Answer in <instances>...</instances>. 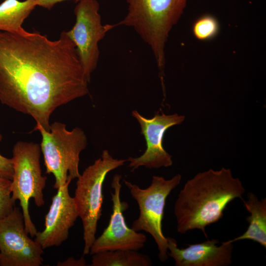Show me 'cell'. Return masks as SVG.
<instances>
[{
    "instance_id": "4fadbf2b",
    "label": "cell",
    "mask_w": 266,
    "mask_h": 266,
    "mask_svg": "<svg viewBox=\"0 0 266 266\" xmlns=\"http://www.w3.org/2000/svg\"><path fill=\"white\" fill-rule=\"evenodd\" d=\"M166 238L167 255L176 266H227L232 263L233 243L225 241L218 246L219 240L212 239L180 249L174 238Z\"/></svg>"
},
{
    "instance_id": "6da1fadb",
    "label": "cell",
    "mask_w": 266,
    "mask_h": 266,
    "mask_svg": "<svg viewBox=\"0 0 266 266\" xmlns=\"http://www.w3.org/2000/svg\"><path fill=\"white\" fill-rule=\"evenodd\" d=\"M88 83L67 32L51 40L37 32L0 31V101L45 130L56 108L88 94Z\"/></svg>"
},
{
    "instance_id": "5b68a950",
    "label": "cell",
    "mask_w": 266,
    "mask_h": 266,
    "mask_svg": "<svg viewBox=\"0 0 266 266\" xmlns=\"http://www.w3.org/2000/svg\"><path fill=\"white\" fill-rule=\"evenodd\" d=\"M126 162L113 158L107 150H104L100 157L77 178L73 198L83 224V255L89 254L96 238L98 223L102 215V187L106 175Z\"/></svg>"
},
{
    "instance_id": "2e32d148",
    "label": "cell",
    "mask_w": 266,
    "mask_h": 266,
    "mask_svg": "<svg viewBox=\"0 0 266 266\" xmlns=\"http://www.w3.org/2000/svg\"><path fill=\"white\" fill-rule=\"evenodd\" d=\"M152 264L147 255L135 250H117L93 255L91 266H150Z\"/></svg>"
},
{
    "instance_id": "9a60e30c",
    "label": "cell",
    "mask_w": 266,
    "mask_h": 266,
    "mask_svg": "<svg viewBox=\"0 0 266 266\" xmlns=\"http://www.w3.org/2000/svg\"><path fill=\"white\" fill-rule=\"evenodd\" d=\"M35 6L36 0H4L0 4V31L26 32L22 24Z\"/></svg>"
},
{
    "instance_id": "ac0fdd59",
    "label": "cell",
    "mask_w": 266,
    "mask_h": 266,
    "mask_svg": "<svg viewBox=\"0 0 266 266\" xmlns=\"http://www.w3.org/2000/svg\"><path fill=\"white\" fill-rule=\"evenodd\" d=\"M15 207L12 198L11 180L0 176V220L9 214Z\"/></svg>"
},
{
    "instance_id": "8fae6325",
    "label": "cell",
    "mask_w": 266,
    "mask_h": 266,
    "mask_svg": "<svg viewBox=\"0 0 266 266\" xmlns=\"http://www.w3.org/2000/svg\"><path fill=\"white\" fill-rule=\"evenodd\" d=\"M121 179L119 174L113 178V192H111L112 212L108 226L91 247V255L117 250L138 251L144 247L146 241L144 234L135 232L127 225L123 212L128 208V204L120 199Z\"/></svg>"
},
{
    "instance_id": "8992f818",
    "label": "cell",
    "mask_w": 266,
    "mask_h": 266,
    "mask_svg": "<svg viewBox=\"0 0 266 266\" xmlns=\"http://www.w3.org/2000/svg\"><path fill=\"white\" fill-rule=\"evenodd\" d=\"M40 145L19 141L12 150L13 173L11 180L12 198L18 200L22 208L26 231L31 237L37 231L32 222L29 212V201L33 199L36 206L44 203L43 191L47 178L42 175L40 164Z\"/></svg>"
},
{
    "instance_id": "ba28073f",
    "label": "cell",
    "mask_w": 266,
    "mask_h": 266,
    "mask_svg": "<svg viewBox=\"0 0 266 266\" xmlns=\"http://www.w3.org/2000/svg\"><path fill=\"white\" fill-rule=\"evenodd\" d=\"M100 4L97 0H81L75 6V23L67 32L74 43L85 75L90 82L100 56L99 43L116 24L101 23Z\"/></svg>"
},
{
    "instance_id": "3957f363",
    "label": "cell",
    "mask_w": 266,
    "mask_h": 266,
    "mask_svg": "<svg viewBox=\"0 0 266 266\" xmlns=\"http://www.w3.org/2000/svg\"><path fill=\"white\" fill-rule=\"evenodd\" d=\"M125 17L116 27L132 28L151 48L161 75L165 65V45L188 0H126Z\"/></svg>"
},
{
    "instance_id": "52a82bcc",
    "label": "cell",
    "mask_w": 266,
    "mask_h": 266,
    "mask_svg": "<svg viewBox=\"0 0 266 266\" xmlns=\"http://www.w3.org/2000/svg\"><path fill=\"white\" fill-rule=\"evenodd\" d=\"M181 178L180 174L170 179L154 175L151 184L145 189L124 180L139 209L138 217L133 222L131 228L135 232L143 231L150 234L157 245L159 258L162 262L168 257L167 242L162 231L166 200L171 192L180 184Z\"/></svg>"
},
{
    "instance_id": "7a4b0ae2",
    "label": "cell",
    "mask_w": 266,
    "mask_h": 266,
    "mask_svg": "<svg viewBox=\"0 0 266 266\" xmlns=\"http://www.w3.org/2000/svg\"><path fill=\"white\" fill-rule=\"evenodd\" d=\"M245 191L229 168L198 173L186 182L175 202L177 232L183 234L198 229L207 238L206 227L220 220L229 203L242 199Z\"/></svg>"
},
{
    "instance_id": "5bb4252c",
    "label": "cell",
    "mask_w": 266,
    "mask_h": 266,
    "mask_svg": "<svg viewBox=\"0 0 266 266\" xmlns=\"http://www.w3.org/2000/svg\"><path fill=\"white\" fill-rule=\"evenodd\" d=\"M242 200L246 209L250 214L246 218L248 227L241 235L225 242L233 243L249 239L266 248V199L259 200L256 195L250 192L247 194V200Z\"/></svg>"
},
{
    "instance_id": "ffe728a7",
    "label": "cell",
    "mask_w": 266,
    "mask_h": 266,
    "mask_svg": "<svg viewBox=\"0 0 266 266\" xmlns=\"http://www.w3.org/2000/svg\"><path fill=\"white\" fill-rule=\"evenodd\" d=\"M57 265L59 266H85L86 265V262L83 257L78 260L70 257L64 261L59 262Z\"/></svg>"
},
{
    "instance_id": "9c48e42d",
    "label": "cell",
    "mask_w": 266,
    "mask_h": 266,
    "mask_svg": "<svg viewBox=\"0 0 266 266\" xmlns=\"http://www.w3.org/2000/svg\"><path fill=\"white\" fill-rule=\"evenodd\" d=\"M43 254L40 245L29 237L18 207L0 220V266H39Z\"/></svg>"
},
{
    "instance_id": "d6986e66",
    "label": "cell",
    "mask_w": 266,
    "mask_h": 266,
    "mask_svg": "<svg viewBox=\"0 0 266 266\" xmlns=\"http://www.w3.org/2000/svg\"><path fill=\"white\" fill-rule=\"evenodd\" d=\"M2 138L0 133V142ZM13 173L12 159L7 158L0 154V176L12 180Z\"/></svg>"
},
{
    "instance_id": "7c38bea8",
    "label": "cell",
    "mask_w": 266,
    "mask_h": 266,
    "mask_svg": "<svg viewBox=\"0 0 266 266\" xmlns=\"http://www.w3.org/2000/svg\"><path fill=\"white\" fill-rule=\"evenodd\" d=\"M70 183L68 182L57 189L45 217L44 228L35 235L34 240L43 249L60 246L66 241L69 229L78 217L74 199L68 191Z\"/></svg>"
},
{
    "instance_id": "277c9868",
    "label": "cell",
    "mask_w": 266,
    "mask_h": 266,
    "mask_svg": "<svg viewBox=\"0 0 266 266\" xmlns=\"http://www.w3.org/2000/svg\"><path fill=\"white\" fill-rule=\"evenodd\" d=\"M33 131L41 135L40 144L46 172L52 174L55 179L54 188L58 189L80 175L79 171L80 154L87 145L84 131L78 127L67 130L66 125L55 122L49 130L36 124Z\"/></svg>"
},
{
    "instance_id": "44dd1931",
    "label": "cell",
    "mask_w": 266,
    "mask_h": 266,
    "mask_svg": "<svg viewBox=\"0 0 266 266\" xmlns=\"http://www.w3.org/2000/svg\"><path fill=\"white\" fill-rule=\"evenodd\" d=\"M67 0H36V6H39L50 10L56 4ZM78 2L81 0H74Z\"/></svg>"
},
{
    "instance_id": "e0dca14e",
    "label": "cell",
    "mask_w": 266,
    "mask_h": 266,
    "mask_svg": "<svg viewBox=\"0 0 266 266\" xmlns=\"http://www.w3.org/2000/svg\"><path fill=\"white\" fill-rule=\"evenodd\" d=\"M217 20L210 15H204L199 18L194 24L193 33L200 40H206L214 37L219 31Z\"/></svg>"
},
{
    "instance_id": "30bf717a",
    "label": "cell",
    "mask_w": 266,
    "mask_h": 266,
    "mask_svg": "<svg viewBox=\"0 0 266 266\" xmlns=\"http://www.w3.org/2000/svg\"><path fill=\"white\" fill-rule=\"evenodd\" d=\"M132 115L139 124L140 133L146 140V149L139 157H130L127 159L132 171L140 166L151 169L171 166L173 163L171 156L163 147V138L169 128L184 121L185 116L157 113L152 118L147 119L135 110L132 111Z\"/></svg>"
}]
</instances>
